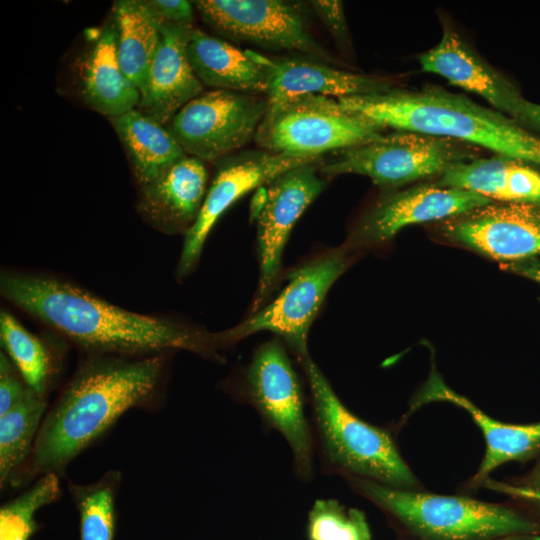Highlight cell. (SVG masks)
Wrapping results in <instances>:
<instances>
[{
	"mask_svg": "<svg viewBox=\"0 0 540 540\" xmlns=\"http://www.w3.org/2000/svg\"><path fill=\"white\" fill-rule=\"evenodd\" d=\"M346 478L361 495L424 540H487L539 529L533 521L499 504Z\"/></svg>",
	"mask_w": 540,
	"mask_h": 540,
	"instance_id": "5b68a950",
	"label": "cell"
},
{
	"mask_svg": "<svg viewBox=\"0 0 540 540\" xmlns=\"http://www.w3.org/2000/svg\"><path fill=\"white\" fill-rule=\"evenodd\" d=\"M441 234L503 263L540 254V204L492 201L439 222Z\"/></svg>",
	"mask_w": 540,
	"mask_h": 540,
	"instance_id": "5bb4252c",
	"label": "cell"
},
{
	"mask_svg": "<svg viewBox=\"0 0 540 540\" xmlns=\"http://www.w3.org/2000/svg\"><path fill=\"white\" fill-rule=\"evenodd\" d=\"M502 267L540 284V262L535 258L503 263Z\"/></svg>",
	"mask_w": 540,
	"mask_h": 540,
	"instance_id": "e575fe53",
	"label": "cell"
},
{
	"mask_svg": "<svg viewBox=\"0 0 540 540\" xmlns=\"http://www.w3.org/2000/svg\"><path fill=\"white\" fill-rule=\"evenodd\" d=\"M309 6L335 42L339 45H347L349 36L343 3L336 0H314L309 2Z\"/></svg>",
	"mask_w": 540,
	"mask_h": 540,
	"instance_id": "1f68e13d",
	"label": "cell"
},
{
	"mask_svg": "<svg viewBox=\"0 0 540 540\" xmlns=\"http://www.w3.org/2000/svg\"><path fill=\"white\" fill-rule=\"evenodd\" d=\"M117 53L126 76L144 94L150 68L161 40L162 22L146 0H119L113 4Z\"/></svg>",
	"mask_w": 540,
	"mask_h": 540,
	"instance_id": "d4e9b609",
	"label": "cell"
},
{
	"mask_svg": "<svg viewBox=\"0 0 540 540\" xmlns=\"http://www.w3.org/2000/svg\"><path fill=\"white\" fill-rule=\"evenodd\" d=\"M492 201L477 193L422 184L381 198L361 218L348 246L376 245L392 239L404 227L443 221Z\"/></svg>",
	"mask_w": 540,
	"mask_h": 540,
	"instance_id": "9a60e30c",
	"label": "cell"
},
{
	"mask_svg": "<svg viewBox=\"0 0 540 540\" xmlns=\"http://www.w3.org/2000/svg\"><path fill=\"white\" fill-rule=\"evenodd\" d=\"M487 487L508 494H515L527 498H532L540 501V465L530 477L528 484L525 487H512L505 484L496 483L486 480L484 482Z\"/></svg>",
	"mask_w": 540,
	"mask_h": 540,
	"instance_id": "836d02e7",
	"label": "cell"
},
{
	"mask_svg": "<svg viewBox=\"0 0 540 540\" xmlns=\"http://www.w3.org/2000/svg\"><path fill=\"white\" fill-rule=\"evenodd\" d=\"M192 26L162 23L161 40L152 62L147 87L138 108L165 125L191 100L203 93L187 53Z\"/></svg>",
	"mask_w": 540,
	"mask_h": 540,
	"instance_id": "e0dca14e",
	"label": "cell"
},
{
	"mask_svg": "<svg viewBox=\"0 0 540 540\" xmlns=\"http://www.w3.org/2000/svg\"><path fill=\"white\" fill-rule=\"evenodd\" d=\"M207 181L204 162L186 155L161 176L141 186L139 214L157 230L185 235L198 219L208 190Z\"/></svg>",
	"mask_w": 540,
	"mask_h": 540,
	"instance_id": "ac0fdd59",
	"label": "cell"
},
{
	"mask_svg": "<svg viewBox=\"0 0 540 540\" xmlns=\"http://www.w3.org/2000/svg\"><path fill=\"white\" fill-rule=\"evenodd\" d=\"M30 386L6 353L0 354V416L11 410L26 395Z\"/></svg>",
	"mask_w": 540,
	"mask_h": 540,
	"instance_id": "4dcf8cb0",
	"label": "cell"
},
{
	"mask_svg": "<svg viewBox=\"0 0 540 540\" xmlns=\"http://www.w3.org/2000/svg\"><path fill=\"white\" fill-rule=\"evenodd\" d=\"M300 363L311 390L315 433L326 468L345 477L414 489L417 479L389 432L348 410L310 356Z\"/></svg>",
	"mask_w": 540,
	"mask_h": 540,
	"instance_id": "277c9868",
	"label": "cell"
},
{
	"mask_svg": "<svg viewBox=\"0 0 540 540\" xmlns=\"http://www.w3.org/2000/svg\"><path fill=\"white\" fill-rule=\"evenodd\" d=\"M187 53L203 86L213 90L267 95L269 73L259 53L242 50L194 28L189 37Z\"/></svg>",
	"mask_w": 540,
	"mask_h": 540,
	"instance_id": "44dd1931",
	"label": "cell"
},
{
	"mask_svg": "<svg viewBox=\"0 0 540 540\" xmlns=\"http://www.w3.org/2000/svg\"><path fill=\"white\" fill-rule=\"evenodd\" d=\"M348 265L344 251H333L290 272L289 283L275 300L238 325L219 332L223 348L257 332L269 331L285 341L299 362L308 357L311 324L329 289Z\"/></svg>",
	"mask_w": 540,
	"mask_h": 540,
	"instance_id": "9c48e42d",
	"label": "cell"
},
{
	"mask_svg": "<svg viewBox=\"0 0 540 540\" xmlns=\"http://www.w3.org/2000/svg\"><path fill=\"white\" fill-rule=\"evenodd\" d=\"M322 159V156H292L257 150L224 160L207 190L197 221L185 234L177 277L183 278L194 269L210 231L231 205L282 173Z\"/></svg>",
	"mask_w": 540,
	"mask_h": 540,
	"instance_id": "4fadbf2b",
	"label": "cell"
},
{
	"mask_svg": "<svg viewBox=\"0 0 540 540\" xmlns=\"http://www.w3.org/2000/svg\"><path fill=\"white\" fill-rule=\"evenodd\" d=\"M319 162L294 167L267 184L256 214L259 282L251 313L261 309L274 291L290 233L326 186L319 175Z\"/></svg>",
	"mask_w": 540,
	"mask_h": 540,
	"instance_id": "7c38bea8",
	"label": "cell"
},
{
	"mask_svg": "<svg viewBox=\"0 0 540 540\" xmlns=\"http://www.w3.org/2000/svg\"><path fill=\"white\" fill-rule=\"evenodd\" d=\"M384 128L463 142L540 166V137L512 118L438 86L338 98Z\"/></svg>",
	"mask_w": 540,
	"mask_h": 540,
	"instance_id": "3957f363",
	"label": "cell"
},
{
	"mask_svg": "<svg viewBox=\"0 0 540 540\" xmlns=\"http://www.w3.org/2000/svg\"><path fill=\"white\" fill-rule=\"evenodd\" d=\"M117 37L115 21L109 22L89 51L82 74L86 103L109 118L135 109L140 101L138 88L119 63Z\"/></svg>",
	"mask_w": 540,
	"mask_h": 540,
	"instance_id": "603a6c76",
	"label": "cell"
},
{
	"mask_svg": "<svg viewBox=\"0 0 540 540\" xmlns=\"http://www.w3.org/2000/svg\"><path fill=\"white\" fill-rule=\"evenodd\" d=\"M0 292L90 354L141 357L186 350L222 360L218 332L123 309L54 276L3 271Z\"/></svg>",
	"mask_w": 540,
	"mask_h": 540,
	"instance_id": "6da1fadb",
	"label": "cell"
},
{
	"mask_svg": "<svg viewBox=\"0 0 540 540\" xmlns=\"http://www.w3.org/2000/svg\"><path fill=\"white\" fill-rule=\"evenodd\" d=\"M269 73L268 100L312 94L332 98L366 95L393 87L387 78L338 69L312 57L259 54Z\"/></svg>",
	"mask_w": 540,
	"mask_h": 540,
	"instance_id": "ffe728a7",
	"label": "cell"
},
{
	"mask_svg": "<svg viewBox=\"0 0 540 540\" xmlns=\"http://www.w3.org/2000/svg\"><path fill=\"white\" fill-rule=\"evenodd\" d=\"M267 104L262 95L203 92L174 116L169 130L187 155L218 160L254 139Z\"/></svg>",
	"mask_w": 540,
	"mask_h": 540,
	"instance_id": "30bf717a",
	"label": "cell"
},
{
	"mask_svg": "<svg viewBox=\"0 0 540 540\" xmlns=\"http://www.w3.org/2000/svg\"><path fill=\"white\" fill-rule=\"evenodd\" d=\"M308 540H370L366 517L332 499L315 501L308 514Z\"/></svg>",
	"mask_w": 540,
	"mask_h": 540,
	"instance_id": "f546056e",
	"label": "cell"
},
{
	"mask_svg": "<svg viewBox=\"0 0 540 540\" xmlns=\"http://www.w3.org/2000/svg\"><path fill=\"white\" fill-rule=\"evenodd\" d=\"M245 390L263 422L288 443L298 477L311 479L313 434L299 379L280 342H266L255 351L246 370Z\"/></svg>",
	"mask_w": 540,
	"mask_h": 540,
	"instance_id": "ba28073f",
	"label": "cell"
},
{
	"mask_svg": "<svg viewBox=\"0 0 540 540\" xmlns=\"http://www.w3.org/2000/svg\"><path fill=\"white\" fill-rule=\"evenodd\" d=\"M216 32L274 50L298 51L325 62L331 57L316 40L300 8L282 0L193 1Z\"/></svg>",
	"mask_w": 540,
	"mask_h": 540,
	"instance_id": "8fae6325",
	"label": "cell"
},
{
	"mask_svg": "<svg viewBox=\"0 0 540 540\" xmlns=\"http://www.w3.org/2000/svg\"><path fill=\"white\" fill-rule=\"evenodd\" d=\"M517 123L540 132V104L526 100Z\"/></svg>",
	"mask_w": 540,
	"mask_h": 540,
	"instance_id": "d590c367",
	"label": "cell"
},
{
	"mask_svg": "<svg viewBox=\"0 0 540 540\" xmlns=\"http://www.w3.org/2000/svg\"><path fill=\"white\" fill-rule=\"evenodd\" d=\"M164 368V353L135 358L90 354L44 416L26 462L10 483L63 473L125 412L153 403Z\"/></svg>",
	"mask_w": 540,
	"mask_h": 540,
	"instance_id": "7a4b0ae2",
	"label": "cell"
},
{
	"mask_svg": "<svg viewBox=\"0 0 540 540\" xmlns=\"http://www.w3.org/2000/svg\"><path fill=\"white\" fill-rule=\"evenodd\" d=\"M46 410L45 395L31 387L24 398L0 416V485L5 488L26 462Z\"/></svg>",
	"mask_w": 540,
	"mask_h": 540,
	"instance_id": "484cf974",
	"label": "cell"
},
{
	"mask_svg": "<svg viewBox=\"0 0 540 540\" xmlns=\"http://www.w3.org/2000/svg\"><path fill=\"white\" fill-rule=\"evenodd\" d=\"M434 401H446L464 409L483 434L486 449L471 479L473 486L488 480L489 475L499 466L513 460L527 459L540 450V422L516 425L497 421L466 397L450 389L435 372L413 400L411 410Z\"/></svg>",
	"mask_w": 540,
	"mask_h": 540,
	"instance_id": "d6986e66",
	"label": "cell"
},
{
	"mask_svg": "<svg viewBox=\"0 0 540 540\" xmlns=\"http://www.w3.org/2000/svg\"><path fill=\"white\" fill-rule=\"evenodd\" d=\"M121 473L106 472L90 484H69L79 512L80 540H113L115 531V497Z\"/></svg>",
	"mask_w": 540,
	"mask_h": 540,
	"instance_id": "4316f807",
	"label": "cell"
},
{
	"mask_svg": "<svg viewBox=\"0 0 540 540\" xmlns=\"http://www.w3.org/2000/svg\"><path fill=\"white\" fill-rule=\"evenodd\" d=\"M475 146L441 137L396 130L371 142L335 152L318 167L333 177L358 174L380 187H399L432 176L452 166L476 159Z\"/></svg>",
	"mask_w": 540,
	"mask_h": 540,
	"instance_id": "52a82bcc",
	"label": "cell"
},
{
	"mask_svg": "<svg viewBox=\"0 0 540 540\" xmlns=\"http://www.w3.org/2000/svg\"><path fill=\"white\" fill-rule=\"evenodd\" d=\"M61 496L59 475L49 473L0 509V540H30L37 531L36 512Z\"/></svg>",
	"mask_w": 540,
	"mask_h": 540,
	"instance_id": "f1b7e54d",
	"label": "cell"
},
{
	"mask_svg": "<svg viewBox=\"0 0 540 540\" xmlns=\"http://www.w3.org/2000/svg\"><path fill=\"white\" fill-rule=\"evenodd\" d=\"M109 119L140 186L155 180L187 155L169 129L138 109Z\"/></svg>",
	"mask_w": 540,
	"mask_h": 540,
	"instance_id": "cb8c5ba5",
	"label": "cell"
},
{
	"mask_svg": "<svg viewBox=\"0 0 540 540\" xmlns=\"http://www.w3.org/2000/svg\"><path fill=\"white\" fill-rule=\"evenodd\" d=\"M162 23L192 26L194 6L186 0H146Z\"/></svg>",
	"mask_w": 540,
	"mask_h": 540,
	"instance_id": "d6a6232c",
	"label": "cell"
},
{
	"mask_svg": "<svg viewBox=\"0 0 540 540\" xmlns=\"http://www.w3.org/2000/svg\"><path fill=\"white\" fill-rule=\"evenodd\" d=\"M435 183L471 191L495 202L540 204V172L529 163L506 155L456 164Z\"/></svg>",
	"mask_w": 540,
	"mask_h": 540,
	"instance_id": "7402d4cb",
	"label": "cell"
},
{
	"mask_svg": "<svg viewBox=\"0 0 540 540\" xmlns=\"http://www.w3.org/2000/svg\"><path fill=\"white\" fill-rule=\"evenodd\" d=\"M0 338L7 356L25 382L37 393L46 395L52 365L43 342L5 310L0 314Z\"/></svg>",
	"mask_w": 540,
	"mask_h": 540,
	"instance_id": "83f0119b",
	"label": "cell"
},
{
	"mask_svg": "<svg viewBox=\"0 0 540 540\" xmlns=\"http://www.w3.org/2000/svg\"><path fill=\"white\" fill-rule=\"evenodd\" d=\"M385 131L336 98L303 94L268 100L254 141L274 154L322 156L371 142Z\"/></svg>",
	"mask_w": 540,
	"mask_h": 540,
	"instance_id": "8992f818",
	"label": "cell"
},
{
	"mask_svg": "<svg viewBox=\"0 0 540 540\" xmlns=\"http://www.w3.org/2000/svg\"><path fill=\"white\" fill-rule=\"evenodd\" d=\"M419 63L423 71L480 96L494 110L518 121L526 99L452 28L444 27L439 43L422 53Z\"/></svg>",
	"mask_w": 540,
	"mask_h": 540,
	"instance_id": "2e32d148",
	"label": "cell"
}]
</instances>
